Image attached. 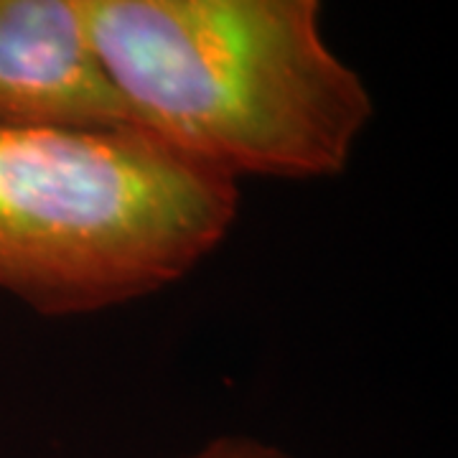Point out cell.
<instances>
[{"label":"cell","instance_id":"2","mask_svg":"<svg viewBox=\"0 0 458 458\" xmlns=\"http://www.w3.org/2000/svg\"><path fill=\"white\" fill-rule=\"evenodd\" d=\"M237 212V181L140 128L0 123V288L44 316L164 291Z\"/></svg>","mask_w":458,"mask_h":458},{"label":"cell","instance_id":"1","mask_svg":"<svg viewBox=\"0 0 458 458\" xmlns=\"http://www.w3.org/2000/svg\"><path fill=\"white\" fill-rule=\"evenodd\" d=\"M132 125L229 179H331L375 102L321 0H84Z\"/></svg>","mask_w":458,"mask_h":458},{"label":"cell","instance_id":"3","mask_svg":"<svg viewBox=\"0 0 458 458\" xmlns=\"http://www.w3.org/2000/svg\"><path fill=\"white\" fill-rule=\"evenodd\" d=\"M0 123L132 125L95 51L84 0H0Z\"/></svg>","mask_w":458,"mask_h":458},{"label":"cell","instance_id":"4","mask_svg":"<svg viewBox=\"0 0 458 458\" xmlns=\"http://www.w3.org/2000/svg\"><path fill=\"white\" fill-rule=\"evenodd\" d=\"M183 458H293L278 445L250 436H219Z\"/></svg>","mask_w":458,"mask_h":458}]
</instances>
